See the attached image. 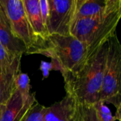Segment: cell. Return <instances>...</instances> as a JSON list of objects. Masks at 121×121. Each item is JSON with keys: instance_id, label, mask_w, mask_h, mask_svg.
<instances>
[{"instance_id": "12", "label": "cell", "mask_w": 121, "mask_h": 121, "mask_svg": "<svg viewBox=\"0 0 121 121\" xmlns=\"http://www.w3.org/2000/svg\"><path fill=\"white\" fill-rule=\"evenodd\" d=\"M25 11L32 29L43 40L48 42L49 33L43 23L39 8V0H22Z\"/></svg>"}, {"instance_id": "11", "label": "cell", "mask_w": 121, "mask_h": 121, "mask_svg": "<svg viewBox=\"0 0 121 121\" xmlns=\"http://www.w3.org/2000/svg\"><path fill=\"white\" fill-rule=\"evenodd\" d=\"M21 57L17 56L11 65L0 68V105H5L16 90L14 79L21 70Z\"/></svg>"}, {"instance_id": "8", "label": "cell", "mask_w": 121, "mask_h": 121, "mask_svg": "<svg viewBox=\"0 0 121 121\" xmlns=\"http://www.w3.org/2000/svg\"><path fill=\"white\" fill-rule=\"evenodd\" d=\"M121 5V0H76L73 23L99 16Z\"/></svg>"}, {"instance_id": "18", "label": "cell", "mask_w": 121, "mask_h": 121, "mask_svg": "<svg viewBox=\"0 0 121 121\" xmlns=\"http://www.w3.org/2000/svg\"><path fill=\"white\" fill-rule=\"evenodd\" d=\"M39 8L41 17L44 25L47 28V23L49 18V4L48 0H39Z\"/></svg>"}, {"instance_id": "7", "label": "cell", "mask_w": 121, "mask_h": 121, "mask_svg": "<svg viewBox=\"0 0 121 121\" xmlns=\"http://www.w3.org/2000/svg\"><path fill=\"white\" fill-rule=\"evenodd\" d=\"M77 101L70 94L52 105L45 107L43 121H76Z\"/></svg>"}, {"instance_id": "17", "label": "cell", "mask_w": 121, "mask_h": 121, "mask_svg": "<svg viewBox=\"0 0 121 121\" xmlns=\"http://www.w3.org/2000/svg\"><path fill=\"white\" fill-rule=\"evenodd\" d=\"M19 55H15L6 50L0 43V68L9 66L12 64L14 59ZM22 56V55H21Z\"/></svg>"}, {"instance_id": "14", "label": "cell", "mask_w": 121, "mask_h": 121, "mask_svg": "<svg viewBox=\"0 0 121 121\" xmlns=\"http://www.w3.org/2000/svg\"><path fill=\"white\" fill-rule=\"evenodd\" d=\"M76 121H99L94 106L77 103Z\"/></svg>"}, {"instance_id": "6", "label": "cell", "mask_w": 121, "mask_h": 121, "mask_svg": "<svg viewBox=\"0 0 121 121\" xmlns=\"http://www.w3.org/2000/svg\"><path fill=\"white\" fill-rule=\"evenodd\" d=\"M49 18L47 29L50 35H71L76 0H48Z\"/></svg>"}, {"instance_id": "5", "label": "cell", "mask_w": 121, "mask_h": 121, "mask_svg": "<svg viewBox=\"0 0 121 121\" xmlns=\"http://www.w3.org/2000/svg\"><path fill=\"white\" fill-rule=\"evenodd\" d=\"M49 57L55 59L61 66L62 74H77L88 60L86 46L72 35L48 36Z\"/></svg>"}, {"instance_id": "10", "label": "cell", "mask_w": 121, "mask_h": 121, "mask_svg": "<svg viewBox=\"0 0 121 121\" xmlns=\"http://www.w3.org/2000/svg\"><path fill=\"white\" fill-rule=\"evenodd\" d=\"M0 43L15 55H26L27 49L24 43L13 33L5 11L0 4Z\"/></svg>"}, {"instance_id": "1", "label": "cell", "mask_w": 121, "mask_h": 121, "mask_svg": "<svg viewBox=\"0 0 121 121\" xmlns=\"http://www.w3.org/2000/svg\"><path fill=\"white\" fill-rule=\"evenodd\" d=\"M107 48V43L101 46L88 59L85 65L77 74L62 75L66 93L72 94L78 104L94 105L99 101Z\"/></svg>"}, {"instance_id": "16", "label": "cell", "mask_w": 121, "mask_h": 121, "mask_svg": "<svg viewBox=\"0 0 121 121\" xmlns=\"http://www.w3.org/2000/svg\"><path fill=\"white\" fill-rule=\"evenodd\" d=\"M45 106L36 101L21 121H43Z\"/></svg>"}, {"instance_id": "20", "label": "cell", "mask_w": 121, "mask_h": 121, "mask_svg": "<svg viewBox=\"0 0 121 121\" xmlns=\"http://www.w3.org/2000/svg\"><path fill=\"white\" fill-rule=\"evenodd\" d=\"M4 108H5V105H0V118H1V114L4 110Z\"/></svg>"}, {"instance_id": "13", "label": "cell", "mask_w": 121, "mask_h": 121, "mask_svg": "<svg viewBox=\"0 0 121 121\" xmlns=\"http://www.w3.org/2000/svg\"><path fill=\"white\" fill-rule=\"evenodd\" d=\"M14 85L16 89L21 94L23 101H27L30 99L31 95V93L30 92L31 86L28 75L26 73L22 72L21 70H19L15 77Z\"/></svg>"}, {"instance_id": "19", "label": "cell", "mask_w": 121, "mask_h": 121, "mask_svg": "<svg viewBox=\"0 0 121 121\" xmlns=\"http://www.w3.org/2000/svg\"><path fill=\"white\" fill-rule=\"evenodd\" d=\"M40 69L43 72V78H47L49 76L50 72L51 70H54V67H53V65L51 62L50 63H48L45 61H42L40 63Z\"/></svg>"}, {"instance_id": "9", "label": "cell", "mask_w": 121, "mask_h": 121, "mask_svg": "<svg viewBox=\"0 0 121 121\" xmlns=\"http://www.w3.org/2000/svg\"><path fill=\"white\" fill-rule=\"evenodd\" d=\"M36 101L35 92L31 93L30 99L25 102L19 92L16 89L5 104L0 121H21Z\"/></svg>"}, {"instance_id": "15", "label": "cell", "mask_w": 121, "mask_h": 121, "mask_svg": "<svg viewBox=\"0 0 121 121\" xmlns=\"http://www.w3.org/2000/svg\"><path fill=\"white\" fill-rule=\"evenodd\" d=\"M93 106L99 121H116L118 120L116 116L112 115L111 111L104 102L99 101Z\"/></svg>"}, {"instance_id": "3", "label": "cell", "mask_w": 121, "mask_h": 121, "mask_svg": "<svg viewBox=\"0 0 121 121\" xmlns=\"http://www.w3.org/2000/svg\"><path fill=\"white\" fill-rule=\"evenodd\" d=\"M104 77L99 101L112 104L116 117L121 121V45L117 33L108 40Z\"/></svg>"}, {"instance_id": "2", "label": "cell", "mask_w": 121, "mask_h": 121, "mask_svg": "<svg viewBox=\"0 0 121 121\" xmlns=\"http://www.w3.org/2000/svg\"><path fill=\"white\" fill-rule=\"evenodd\" d=\"M121 17V5L99 16L73 23L71 35L86 46L88 59L116 33Z\"/></svg>"}, {"instance_id": "4", "label": "cell", "mask_w": 121, "mask_h": 121, "mask_svg": "<svg viewBox=\"0 0 121 121\" xmlns=\"http://www.w3.org/2000/svg\"><path fill=\"white\" fill-rule=\"evenodd\" d=\"M14 35L26 45V55L42 54L48 57L49 42L38 37L31 28L22 0H0Z\"/></svg>"}]
</instances>
